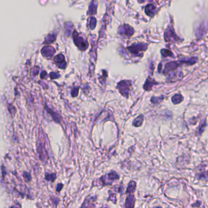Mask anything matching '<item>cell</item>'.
I'll return each instance as SVG.
<instances>
[{
    "instance_id": "cell-1",
    "label": "cell",
    "mask_w": 208,
    "mask_h": 208,
    "mask_svg": "<svg viewBox=\"0 0 208 208\" xmlns=\"http://www.w3.org/2000/svg\"><path fill=\"white\" fill-rule=\"evenodd\" d=\"M131 86V82L130 81H122L118 84L117 88L123 96L128 98Z\"/></svg>"
},
{
    "instance_id": "cell-2",
    "label": "cell",
    "mask_w": 208,
    "mask_h": 208,
    "mask_svg": "<svg viewBox=\"0 0 208 208\" xmlns=\"http://www.w3.org/2000/svg\"><path fill=\"white\" fill-rule=\"evenodd\" d=\"M164 38L167 42H177L178 41L179 39V37H177L175 33L174 29H173V28L170 26H169L165 31Z\"/></svg>"
},
{
    "instance_id": "cell-3",
    "label": "cell",
    "mask_w": 208,
    "mask_h": 208,
    "mask_svg": "<svg viewBox=\"0 0 208 208\" xmlns=\"http://www.w3.org/2000/svg\"><path fill=\"white\" fill-rule=\"evenodd\" d=\"M181 62H176V61H171L170 62L167 63L165 64L164 69H163V73L167 74L169 73V72H173V71H175V70H176L177 68H178V67L179 66L180 64H183L182 61H180Z\"/></svg>"
},
{
    "instance_id": "cell-4",
    "label": "cell",
    "mask_w": 208,
    "mask_h": 208,
    "mask_svg": "<svg viewBox=\"0 0 208 208\" xmlns=\"http://www.w3.org/2000/svg\"><path fill=\"white\" fill-rule=\"evenodd\" d=\"M147 48V44H138V45H132L131 47L129 48L130 50L132 52L134 53V54H139V52L142 51L146 50Z\"/></svg>"
},
{
    "instance_id": "cell-5",
    "label": "cell",
    "mask_w": 208,
    "mask_h": 208,
    "mask_svg": "<svg viewBox=\"0 0 208 208\" xmlns=\"http://www.w3.org/2000/svg\"><path fill=\"white\" fill-rule=\"evenodd\" d=\"M157 84H158V82H157L154 79L148 77L144 85V88L146 91H150L154 86Z\"/></svg>"
},
{
    "instance_id": "cell-6",
    "label": "cell",
    "mask_w": 208,
    "mask_h": 208,
    "mask_svg": "<svg viewBox=\"0 0 208 208\" xmlns=\"http://www.w3.org/2000/svg\"><path fill=\"white\" fill-rule=\"evenodd\" d=\"M135 204V197L133 194H130L126 198L125 206L126 207H133Z\"/></svg>"
},
{
    "instance_id": "cell-7",
    "label": "cell",
    "mask_w": 208,
    "mask_h": 208,
    "mask_svg": "<svg viewBox=\"0 0 208 208\" xmlns=\"http://www.w3.org/2000/svg\"><path fill=\"white\" fill-rule=\"evenodd\" d=\"M183 100H184L183 96L179 94H175L171 97V101L175 105L180 104L181 103L183 102Z\"/></svg>"
},
{
    "instance_id": "cell-8",
    "label": "cell",
    "mask_w": 208,
    "mask_h": 208,
    "mask_svg": "<svg viewBox=\"0 0 208 208\" xmlns=\"http://www.w3.org/2000/svg\"><path fill=\"white\" fill-rule=\"evenodd\" d=\"M144 117L143 115H140L139 117L135 118L133 122H132V125L134 126L135 127H139L144 122Z\"/></svg>"
},
{
    "instance_id": "cell-9",
    "label": "cell",
    "mask_w": 208,
    "mask_h": 208,
    "mask_svg": "<svg viewBox=\"0 0 208 208\" xmlns=\"http://www.w3.org/2000/svg\"><path fill=\"white\" fill-rule=\"evenodd\" d=\"M155 12V7L153 4H148L145 7V12L148 16L153 17Z\"/></svg>"
},
{
    "instance_id": "cell-10",
    "label": "cell",
    "mask_w": 208,
    "mask_h": 208,
    "mask_svg": "<svg viewBox=\"0 0 208 208\" xmlns=\"http://www.w3.org/2000/svg\"><path fill=\"white\" fill-rule=\"evenodd\" d=\"M206 126H207V123H206V118H204L203 120H202L201 121V122L200 123V125H199L198 130V133L199 136H201L203 132L205 131V130Z\"/></svg>"
},
{
    "instance_id": "cell-11",
    "label": "cell",
    "mask_w": 208,
    "mask_h": 208,
    "mask_svg": "<svg viewBox=\"0 0 208 208\" xmlns=\"http://www.w3.org/2000/svg\"><path fill=\"white\" fill-rule=\"evenodd\" d=\"M136 188V183L135 181H131L128 184V186L126 190V193H132L135 191Z\"/></svg>"
},
{
    "instance_id": "cell-12",
    "label": "cell",
    "mask_w": 208,
    "mask_h": 208,
    "mask_svg": "<svg viewBox=\"0 0 208 208\" xmlns=\"http://www.w3.org/2000/svg\"><path fill=\"white\" fill-rule=\"evenodd\" d=\"M46 108L47 109V111H48V113H50L51 115V117H52V118H53V120H54L56 123H59L60 122V116H59V115H58V114H56V113H55L54 112H53L52 111H51V110H50V109H48L47 108V106H46Z\"/></svg>"
},
{
    "instance_id": "cell-13",
    "label": "cell",
    "mask_w": 208,
    "mask_h": 208,
    "mask_svg": "<svg viewBox=\"0 0 208 208\" xmlns=\"http://www.w3.org/2000/svg\"><path fill=\"white\" fill-rule=\"evenodd\" d=\"M164 98V97L161 96H153L151 98V102L153 104H157L161 103L162 100Z\"/></svg>"
},
{
    "instance_id": "cell-14",
    "label": "cell",
    "mask_w": 208,
    "mask_h": 208,
    "mask_svg": "<svg viewBox=\"0 0 208 208\" xmlns=\"http://www.w3.org/2000/svg\"><path fill=\"white\" fill-rule=\"evenodd\" d=\"M161 54L163 57H173V53L170 50H167L165 49H163L161 50Z\"/></svg>"
},
{
    "instance_id": "cell-15",
    "label": "cell",
    "mask_w": 208,
    "mask_h": 208,
    "mask_svg": "<svg viewBox=\"0 0 208 208\" xmlns=\"http://www.w3.org/2000/svg\"><path fill=\"white\" fill-rule=\"evenodd\" d=\"M56 178V175L55 173H51V174H48L47 173L45 175V179L47 181H50L51 182H53L55 180Z\"/></svg>"
},
{
    "instance_id": "cell-16",
    "label": "cell",
    "mask_w": 208,
    "mask_h": 208,
    "mask_svg": "<svg viewBox=\"0 0 208 208\" xmlns=\"http://www.w3.org/2000/svg\"><path fill=\"white\" fill-rule=\"evenodd\" d=\"M208 178V171L203 172L201 173L198 175V179H207Z\"/></svg>"
},
{
    "instance_id": "cell-17",
    "label": "cell",
    "mask_w": 208,
    "mask_h": 208,
    "mask_svg": "<svg viewBox=\"0 0 208 208\" xmlns=\"http://www.w3.org/2000/svg\"><path fill=\"white\" fill-rule=\"evenodd\" d=\"M78 93H79V88L75 87L73 88V90L72 92V95L73 97H76L78 95Z\"/></svg>"
},
{
    "instance_id": "cell-18",
    "label": "cell",
    "mask_w": 208,
    "mask_h": 208,
    "mask_svg": "<svg viewBox=\"0 0 208 208\" xmlns=\"http://www.w3.org/2000/svg\"><path fill=\"white\" fill-rule=\"evenodd\" d=\"M62 187H63V184H61V183H60V184H59L58 185H57L56 191H57V192H59V191H61V189H62Z\"/></svg>"
},
{
    "instance_id": "cell-19",
    "label": "cell",
    "mask_w": 208,
    "mask_h": 208,
    "mask_svg": "<svg viewBox=\"0 0 208 208\" xmlns=\"http://www.w3.org/2000/svg\"><path fill=\"white\" fill-rule=\"evenodd\" d=\"M23 175H24V177H25L26 178L28 179V181L31 180V176L28 173H27V172H24Z\"/></svg>"
}]
</instances>
